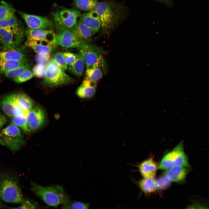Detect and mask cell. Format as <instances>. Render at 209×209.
<instances>
[{
	"label": "cell",
	"mask_w": 209,
	"mask_h": 209,
	"mask_svg": "<svg viewBox=\"0 0 209 209\" xmlns=\"http://www.w3.org/2000/svg\"><path fill=\"white\" fill-rule=\"evenodd\" d=\"M31 190L51 206L56 207L61 204L64 206L70 202V197L65 192L63 187L60 185L44 186L32 182Z\"/></svg>",
	"instance_id": "obj_2"
},
{
	"label": "cell",
	"mask_w": 209,
	"mask_h": 209,
	"mask_svg": "<svg viewBox=\"0 0 209 209\" xmlns=\"http://www.w3.org/2000/svg\"><path fill=\"white\" fill-rule=\"evenodd\" d=\"M52 60L63 71H64L67 69L68 65L62 53L57 52L55 53L53 55Z\"/></svg>",
	"instance_id": "obj_30"
},
{
	"label": "cell",
	"mask_w": 209,
	"mask_h": 209,
	"mask_svg": "<svg viewBox=\"0 0 209 209\" xmlns=\"http://www.w3.org/2000/svg\"><path fill=\"white\" fill-rule=\"evenodd\" d=\"M6 121V116L0 112V129L5 124Z\"/></svg>",
	"instance_id": "obj_41"
},
{
	"label": "cell",
	"mask_w": 209,
	"mask_h": 209,
	"mask_svg": "<svg viewBox=\"0 0 209 209\" xmlns=\"http://www.w3.org/2000/svg\"><path fill=\"white\" fill-rule=\"evenodd\" d=\"M111 2H98L94 9L98 14L101 23L102 29L107 30L113 28L120 17L119 9Z\"/></svg>",
	"instance_id": "obj_3"
},
{
	"label": "cell",
	"mask_w": 209,
	"mask_h": 209,
	"mask_svg": "<svg viewBox=\"0 0 209 209\" xmlns=\"http://www.w3.org/2000/svg\"><path fill=\"white\" fill-rule=\"evenodd\" d=\"M64 71L51 60L46 66L44 82L51 87L71 83L73 79Z\"/></svg>",
	"instance_id": "obj_7"
},
{
	"label": "cell",
	"mask_w": 209,
	"mask_h": 209,
	"mask_svg": "<svg viewBox=\"0 0 209 209\" xmlns=\"http://www.w3.org/2000/svg\"><path fill=\"white\" fill-rule=\"evenodd\" d=\"M188 168L180 165H175L167 169L164 174L171 181L179 183L185 178L188 172Z\"/></svg>",
	"instance_id": "obj_18"
},
{
	"label": "cell",
	"mask_w": 209,
	"mask_h": 209,
	"mask_svg": "<svg viewBox=\"0 0 209 209\" xmlns=\"http://www.w3.org/2000/svg\"><path fill=\"white\" fill-rule=\"evenodd\" d=\"M85 78L90 81L96 82L102 77V72L101 67L97 65H93L86 69Z\"/></svg>",
	"instance_id": "obj_26"
},
{
	"label": "cell",
	"mask_w": 209,
	"mask_h": 209,
	"mask_svg": "<svg viewBox=\"0 0 209 209\" xmlns=\"http://www.w3.org/2000/svg\"><path fill=\"white\" fill-rule=\"evenodd\" d=\"M71 30L78 39L87 44L94 34L80 20L78 21L76 25Z\"/></svg>",
	"instance_id": "obj_19"
},
{
	"label": "cell",
	"mask_w": 209,
	"mask_h": 209,
	"mask_svg": "<svg viewBox=\"0 0 209 209\" xmlns=\"http://www.w3.org/2000/svg\"><path fill=\"white\" fill-rule=\"evenodd\" d=\"M77 49L84 59L86 69L96 65L102 68L104 71H106L107 65L100 49L87 44H83Z\"/></svg>",
	"instance_id": "obj_8"
},
{
	"label": "cell",
	"mask_w": 209,
	"mask_h": 209,
	"mask_svg": "<svg viewBox=\"0 0 209 209\" xmlns=\"http://www.w3.org/2000/svg\"><path fill=\"white\" fill-rule=\"evenodd\" d=\"M10 32H11L10 30L0 27V41Z\"/></svg>",
	"instance_id": "obj_40"
},
{
	"label": "cell",
	"mask_w": 209,
	"mask_h": 209,
	"mask_svg": "<svg viewBox=\"0 0 209 209\" xmlns=\"http://www.w3.org/2000/svg\"><path fill=\"white\" fill-rule=\"evenodd\" d=\"M19 104L24 111L28 112L33 108L34 103L31 98L24 93H17Z\"/></svg>",
	"instance_id": "obj_27"
},
{
	"label": "cell",
	"mask_w": 209,
	"mask_h": 209,
	"mask_svg": "<svg viewBox=\"0 0 209 209\" xmlns=\"http://www.w3.org/2000/svg\"><path fill=\"white\" fill-rule=\"evenodd\" d=\"M139 168L141 174L144 178H154L158 166L153 158H149L142 162Z\"/></svg>",
	"instance_id": "obj_21"
},
{
	"label": "cell",
	"mask_w": 209,
	"mask_h": 209,
	"mask_svg": "<svg viewBox=\"0 0 209 209\" xmlns=\"http://www.w3.org/2000/svg\"><path fill=\"white\" fill-rule=\"evenodd\" d=\"M27 112H23L18 114L12 117L11 120L12 124L21 128L26 134L30 133V131L28 124Z\"/></svg>",
	"instance_id": "obj_24"
},
{
	"label": "cell",
	"mask_w": 209,
	"mask_h": 209,
	"mask_svg": "<svg viewBox=\"0 0 209 209\" xmlns=\"http://www.w3.org/2000/svg\"><path fill=\"white\" fill-rule=\"evenodd\" d=\"M28 124L30 130L35 131L44 124L46 117L43 110L39 107L33 108L27 113Z\"/></svg>",
	"instance_id": "obj_12"
},
{
	"label": "cell",
	"mask_w": 209,
	"mask_h": 209,
	"mask_svg": "<svg viewBox=\"0 0 209 209\" xmlns=\"http://www.w3.org/2000/svg\"><path fill=\"white\" fill-rule=\"evenodd\" d=\"M21 205L14 209H37L39 208L37 204L30 200H24Z\"/></svg>",
	"instance_id": "obj_38"
},
{
	"label": "cell",
	"mask_w": 209,
	"mask_h": 209,
	"mask_svg": "<svg viewBox=\"0 0 209 209\" xmlns=\"http://www.w3.org/2000/svg\"><path fill=\"white\" fill-rule=\"evenodd\" d=\"M25 44L38 54L51 53L56 48L57 45L56 43L44 41L28 40Z\"/></svg>",
	"instance_id": "obj_16"
},
{
	"label": "cell",
	"mask_w": 209,
	"mask_h": 209,
	"mask_svg": "<svg viewBox=\"0 0 209 209\" xmlns=\"http://www.w3.org/2000/svg\"><path fill=\"white\" fill-rule=\"evenodd\" d=\"M157 188L161 190L168 188L171 183V180L166 176H161L156 180Z\"/></svg>",
	"instance_id": "obj_34"
},
{
	"label": "cell",
	"mask_w": 209,
	"mask_h": 209,
	"mask_svg": "<svg viewBox=\"0 0 209 209\" xmlns=\"http://www.w3.org/2000/svg\"><path fill=\"white\" fill-rule=\"evenodd\" d=\"M46 70V66L43 64L37 63L33 69L34 75L38 78L44 77Z\"/></svg>",
	"instance_id": "obj_35"
},
{
	"label": "cell",
	"mask_w": 209,
	"mask_h": 209,
	"mask_svg": "<svg viewBox=\"0 0 209 209\" xmlns=\"http://www.w3.org/2000/svg\"><path fill=\"white\" fill-rule=\"evenodd\" d=\"M81 16L76 9H64L53 13L52 16L56 29L59 32L71 30L76 25Z\"/></svg>",
	"instance_id": "obj_6"
},
{
	"label": "cell",
	"mask_w": 209,
	"mask_h": 209,
	"mask_svg": "<svg viewBox=\"0 0 209 209\" xmlns=\"http://www.w3.org/2000/svg\"><path fill=\"white\" fill-rule=\"evenodd\" d=\"M0 107L5 114L12 117L24 111L18 102L17 93H12L5 96L0 99Z\"/></svg>",
	"instance_id": "obj_9"
},
{
	"label": "cell",
	"mask_w": 209,
	"mask_h": 209,
	"mask_svg": "<svg viewBox=\"0 0 209 209\" xmlns=\"http://www.w3.org/2000/svg\"><path fill=\"white\" fill-rule=\"evenodd\" d=\"M89 207V203L76 201L71 202L67 205L63 206L62 208L64 209H88Z\"/></svg>",
	"instance_id": "obj_36"
},
{
	"label": "cell",
	"mask_w": 209,
	"mask_h": 209,
	"mask_svg": "<svg viewBox=\"0 0 209 209\" xmlns=\"http://www.w3.org/2000/svg\"><path fill=\"white\" fill-rule=\"evenodd\" d=\"M21 25L15 16L10 18L0 20V27L9 29Z\"/></svg>",
	"instance_id": "obj_32"
},
{
	"label": "cell",
	"mask_w": 209,
	"mask_h": 209,
	"mask_svg": "<svg viewBox=\"0 0 209 209\" xmlns=\"http://www.w3.org/2000/svg\"><path fill=\"white\" fill-rule=\"evenodd\" d=\"M85 63L82 56L79 53L78 54V56L76 61L72 65L69 66L68 70L74 75L80 78L83 73Z\"/></svg>",
	"instance_id": "obj_23"
},
{
	"label": "cell",
	"mask_w": 209,
	"mask_h": 209,
	"mask_svg": "<svg viewBox=\"0 0 209 209\" xmlns=\"http://www.w3.org/2000/svg\"><path fill=\"white\" fill-rule=\"evenodd\" d=\"M34 75L30 69L26 71L19 76L13 78L17 83H20L26 82L33 78Z\"/></svg>",
	"instance_id": "obj_33"
},
{
	"label": "cell",
	"mask_w": 209,
	"mask_h": 209,
	"mask_svg": "<svg viewBox=\"0 0 209 209\" xmlns=\"http://www.w3.org/2000/svg\"><path fill=\"white\" fill-rule=\"evenodd\" d=\"M99 0H73V4L75 7L84 11L93 10Z\"/></svg>",
	"instance_id": "obj_28"
},
{
	"label": "cell",
	"mask_w": 209,
	"mask_h": 209,
	"mask_svg": "<svg viewBox=\"0 0 209 209\" xmlns=\"http://www.w3.org/2000/svg\"><path fill=\"white\" fill-rule=\"evenodd\" d=\"M15 10L6 2L0 3V20L8 19L14 15Z\"/></svg>",
	"instance_id": "obj_29"
},
{
	"label": "cell",
	"mask_w": 209,
	"mask_h": 209,
	"mask_svg": "<svg viewBox=\"0 0 209 209\" xmlns=\"http://www.w3.org/2000/svg\"><path fill=\"white\" fill-rule=\"evenodd\" d=\"M63 56L68 65H72L76 61L78 56V54H75L69 52L62 53Z\"/></svg>",
	"instance_id": "obj_39"
},
{
	"label": "cell",
	"mask_w": 209,
	"mask_h": 209,
	"mask_svg": "<svg viewBox=\"0 0 209 209\" xmlns=\"http://www.w3.org/2000/svg\"><path fill=\"white\" fill-rule=\"evenodd\" d=\"M26 55L16 47L3 46L0 48V59L12 60L26 59Z\"/></svg>",
	"instance_id": "obj_20"
},
{
	"label": "cell",
	"mask_w": 209,
	"mask_h": 209,
	"mask_svg": "<svg viewBox=\"0 0 209 209\" xmlns=\"http://www.w3.org/2000/svg\"><path fill=\"white\" fill-rule=\"evenodd\" d=\"M0 144L14 152L21 149L25 141L20 129L11 123L0 131Z\"/></svg>",
	"instance_id": "obj_4"
},
{
	"label": "cell",
	"mask_w": 209,
	"mask_h": 209,
	"mask_svg": "<svg viewBox=\"0 0 209 209\" xmlns=\"http://www.w3.org/2000/svg\"><path fill=\"white\" fill-rule=\"evenodd\" d=\"M24 35V30L22 26L15 27L0 42L4 46L15 47L19 45L22 41Z\"/></svg>",
	"instance_id": "obj_14"
},
{
	"label": "cell",
	"mask_w": 209,
	"mask_h": 209,
	"mask_svg": "<svg viewBox=\"0 0 209 209\" xmlns=\"http://www.w3.org/2000/svg\"><path fill=\"white\" fill-rule=\"evenodd\" d=\"M138 184L141 190L146 194L153 193L158 189L156 181L154 178H144L140 181Z\"/></svg>",
	"instance_id": "obj_25"
},
{
	"label": "cell",
	"mask_w": 209,
	"mask_h": 209,
	"mask_svg": "<svg viewBox=\"0 0 209 209\" xmlns=\"http://www.w3.org/2000/svg\"><path fill=\"white\" fill-rule=\"evenodd\" d=\"M26 59L21 60H12L0 59V73L7 72L20 67L26 63Z\"/></svg>",
	"instance_id": "obj_22"
},
{
	"label": "cell",
	"mask_w": 209,
	"mask_h": 209,
	"mask_svg": "<svg viewBox=\"0 0 209 209\" xmlns=\"http://www.w3.org/2000/svg\"><path fill=\"white\" fill-rule=\"evenodd\" d=\"M28 40H37L56 43V35L52 31L28 28L25 32Z\"/></svg>",
	"instance_id": "obj_13"
},
{
	"label": "cell",
	"mask_w": 209,
	"mask_h": 209,
	"mask_svg": "<svg viewBox=\"0 0 209 209\" xmlns=\"http://www.w3.org/2000/svg\"><path fill=\"white\" fill-rule=\"evenodd\" d=\"M23 201L16 175L10 172L0 171V201L21 203Z\"/></svg>",
	"instance_id": "obj_1"
},
{
	"label": "cell",
	"mask_w": 209,
	"mask_h": 209,
	"mask_svg": "<svg viewBox=\"0 0 209 209\" xmlns=\"http://www.w3.org/2000/svg\"><path fill=\"white\" fill-rule=\"evenodd\" d=\"M97 85V82H92L85 78L77 89V95L83 99L92 98L96 92Z\"/></svg>",
	"instance_id": "obj_17"
},
{
	"label": "cell",
	"mask_w": 209,
	"mask_h": 209,
	"mask_svg": "<svg viewBox=\"0 0 209 209\" xmlns=\"http://www.w3.org/2000/svg\"><path fill=\"white\" fill-rule=\"evenodd\" d=\"M19 12L29 28L33 29H46L51 28L53 26L52 21L45 17L30 15L21 12Z\"/></svg>",
	"instance_id": "obj_11"
},
{
	"label": "cell",
	"mask_w": 209,
	"mask_h": 209,
	"mask_svg": "<svg viewBox=\"0 0 209 209\" xmlns=\"http://www.w3.org/2000/svg\"><path fill=\"white\" fill-rule=\"evenodd\" d=\"M50 53L38 54L35 56V60L37 63L44 64L46 66L52 60Z\"/></svg>",
	"instance_id": "obj_37"
},
{
	"label": "cell",
	"mask_w": 209,
	"mask_h": 209,
	"mask_svg": "<svg viewBox=\"0 0 209 209\" xmlns=\"http://www.w3.org/2000/svg\"><path fill=\"white\" fill-rule=\"evenodd\" d=\"M56 43L64 48H77L83 44H87L78 39L71 30L59 32L56 35Z\"/></svg>",
	"instance_id": "obj_10"
},
{
	"label": "cell",
	"mask_w": 209,
	"mask_h": 209,
	"mask_svg": "<svg viewBox=\"0 0 209 209\" xmlns=\"http://www.w3.org/2000/svg\"><path fill=\"white\" fill-rule=\"evenodd\" d=\"M30 68V64L26 63L25 64L12 70L5 73V76L9 78H14L20 75L26 71Z\"/></svg>",
	"instance_id": "obj_31"
},
{
	"label": "cell",
	"mask_w": 209,
	"mask_h": 209,
	"mask_svg": "<svg viewBox=\"0 0 209 209\" xmlns=\"http://www.w3.org/2000/svg\"><path fill=\"white\" fill-rule=\"evenodd\" d=\"M160 2L167 5V6H170L171 4V0H157Z\"/></svg>",
	"instance_id": "obj_42"
},
{
	"label": "cell",
	"mask_w": 209,
	"mask_h": 209,
	"mask_svg": "<svg viewBox=\"0 0 209 209\" xmlns=\"http://www.w3.org/2000/svg\"><path fill=\"white\" fill-rule=\"evenodd\" d=\"M177 165L187 168L190 167L187 157L184 151L183 143L182 142L163 157L158 166V169L167 170Z\"/></svg>",
	"instance_id": "obj_5"
},
{
	"label": "cell",
	"mask_w": 209,
	"mask_h": 209,
	"mask_svg": "<svg viewBox=\"0 0 209 209\" xmlns=\"http://www.w3.org/2000/svg\"><path fill=\"white\" fill-rule=\"evenodd\" d=\"M80 20L92 31L94 34L98 33L101 28L100 18L93 10L82 14L80 16Z\"/></svg>",
	"instance_id": "obj_15"
}]
</instances>
